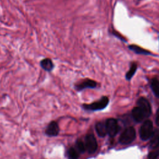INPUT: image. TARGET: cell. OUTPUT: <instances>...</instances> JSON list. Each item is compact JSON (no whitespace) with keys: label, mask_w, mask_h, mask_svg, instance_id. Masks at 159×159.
Instances as JSON below:
<instances>
[{"label":"cell","mask_w":159,"mask_h":159,"mask_svg":"<svg viewBox=\"0 0 159 159\" xmlns=\"http://www.w3.org/2000/svg\"><path fill=\"white\" fill-rule=\"evenodd\" d=\"M109 103V99L106 96L102 97L99 100L91 104H83V108L86 111H99L104 109Z\"/></svg>","instance_id":"1"},{"label":"cell","mask_w":159,"mask_h":159,"mask_svg":"<svg viewBox=\"0 0 159 159\" xmlns=\"http://www.w3.org/2000/svg\"><path fill=\"white\" fill-rule=\"evenodd\" d=\"M135 138V130L132 127L125 129L119 138V142L122 144H129Z\"/></svg>","instance_id":"2"},{"label":"cell","mask_w":159,"mask_h":159,"mask_svg":"<svg viewBox=\"0 0 159 159\" xmlns=\"http://www.w3.org/2000/svg\"><path fill=\"white\" fill-rule=\"evenodd\" d=\"M153 124L151 120H145L140 129V136L143 140L150 139L153 134Z\"/></svg>","instance_id":"3"},{"label":"cell","mask_w":159,"mask_h":159,"mask_svg":"<svg viewBox=\"0 0 159 159\" xmlns=\"http://www.w3.org/2000/svg\"><path fill=\"white\" fill-rule=\"evenodd\" d=\"M84 144L86 150L89 153H94L98 148V143L96 138L93 134H88L85 137Z\"/></svg>","instance_id":"4"},{"label":"cell","mask_w":159,"mask_h":159,"mask_svg":"<svg viewBox=\"0 0 159 159\" xmlns=\"http://www.w3.org/2000/svg\"><path fill=\"white\" fill-rule=\"evenodd\" d=\"M107 133L111 137H114L118 132V124L116 119L113 118L108 119L106 122Z\"/></svg>","instance_id":"5"},{"label":"cell","mask_w":159,"mask_h":159,"mask_svg":"<svg viewBox=\"0 0 159 159\" xmlns=\"http://www.w3.org/2000/svg\"><path fill=\"white\" fill-rule=\"evenodd\" d=\"M60 132L58 124L55 121H51L45 129V134L49 137L57 136Z\"/></svg>","instance_id":"6"},{"label":"cell","mask_w":159,"mask_h":159,"mask_svg":"<svg viewBox=\"0 0 159 159\" xmlns=\"http://www.w3.org/2000/svg\"><path fill=\"white\" fill-rule=\"evenodd\" d=\"M138 106L143 111L145 117H148L151 114V107L149 102L143 98H140L137 101Z\"/></svg>","instance_id":"7"},{"label":"cell","mask_w":159,"mask_h":159,"mask_svg":"<svg viewBox=\"0 0 159 159\" xmlns=\"http://www.w3.org/2000/svg\"><path fill=\"white\" fill-rule=\"evenodd\" d=\"M97 85V83L95 81L86 79L82 82L77 84L75 85V88L78 91H80L82 90H84L86 88H94Z\"/></svg>","instance_id":"8"},{"label":"cell","mask_w":159,"mask_h":159,"mask_svg":"<svg viewBox=\"0 0 159 159\" xmlns=\"http://www.w3.org/2000/svg\"><path fill=\"white\" fill-rule=\"evenodd\" d=\"M132 114L134 119L138 122H142L143 120V119L145 118V116L143 111L141 110V109L139 106L135 107L132 109Z\"/></svg>","instance_id":"9"},{"label":"cell","mask_w":159,"mask_h":159,"mask_svg":"<svg viewBox=\"0 0 159 159\" xmlns=\"http://www.w3.org/2000/svg\"><path fill=\"white\" fill-rule=\"evenodd\" d=\"M159 146V129H157L150 137V147L151 148H155Z\"/></svg>","instance_id":"10"},{"label":"cell","mask_w":159,"mask_h":159,"mask_svg":"<svg viewBox=\"0 0 159 159\" xmlns=\"http://www.w3.org/2000/svg\"><path fill=\"white\" fill-rule=\"evenodd\" d=\"M95 129L98 135L101 137H104L107 134V129L106 126V123L103 122H98L96 124Z\"/></svg>","instance_id":"11"},{"label":"cell","mask_w":159,"mask_h":159,"mask_svg":"<svg viewBox=\"0 0 159 159\" xmlns=\"http://www.w3.org/2000/svg\"><path fill=\"white\" fill-rule=\"evenodd\" d=\"M40 66L47 71H51L54 67V65L51 59L46 58L40 61Z\"/></svg>","instance_id":"12"},{"label":"cell","mask_w":159,"mask_h":159,"mask_svg":"<svg viewBox=\"0 0 159 159\" xmlns=\"http://www.w3.org/2000/svg\"><path fill=\"white\" fill-rule=\"evenodd\" d=\"M129 48L133 51L134 52H135L137 54H142V55H152V53L137 45H134V44H132L129 45Z\"/></svg>","instance_id":"13"},{"label":"cell","mask_w":159,"mask_h":159,"mask_svg":"<svg viewBox=\"0 0 159 159\" xmlns=\"http://www.w3.org/2000/svg\"><path fill=\"white\" fill-rule=\"evenodd\" d=\"M80 154V152L75 147L69 148L66 152V156L68 159H78Z\"/></svg>","instance_id":"14"},{"label":"cell","mask_w":159,"mask_h":159,"mask_svg":"<svg viewBox=\"0 0 159 159\" xmlns=\"http://www.w3.org/2000/svg\"><path fill=\"white\" fill-rule=\"evenodd\" d=\"M151 88L155 96L159 98V81L157 79L153 78L152 80Z\"/></svg>","instance_id":"15"},{"label":"cell","mask_w":159,"mask_h":159,"mask_svg":"<svg viewBox=\"0 0 159 159\" xmlns=\"http://www.w3.org/2000/svg\"><path fill=\"white\" fill-rule=\"evenodd\" d=\"M75 147L76 148V150L80 152V153H83L86 151V147L84 142H83L81 140H77L75 143Z\"/></svg>","instance_id":"16"},{"label":"cell","mask_w":159,"mask_h":159,"mask_svg":"<svg viewBox=\"0 0 159 159\" xmlns=\"http://www.w3.org/2000/svg\"><path fill=\"white\" fill-rule=\"evenodd\" d=\"M137 64L135 63H132L130 65V68L129 69V70L127 71V73H126L125 77L127 78V80H130L132 78V77L133 76V75L135 74L136 70H137Z\"/></svg>","instance_id":"17"},{"label":"cell","mask_w":159,"mask_h":159,"mask_svg":"<svg viewBox=\"0 0 159 159\" xmlns=\"http://www.w3.org/2000/svg\"><path fill=\"white\" fill-rule=\"evenodd\" d=\"M159 156V150L152 152L148 155V159H157Z\"/></svg>","instance_id":"18"},{"label":"cell","mask_w":159,"mask_h":159,"mask_svg":"<svg viewBox=\"0 0 159 159\" xmlns=\"http://www.w3.org/2000/svg\"><path fill=\"white\" fill-rule=\"evenodd\" d=\"M156 124H157V125L159 126V108L157 110V116H156Z\"/></svg>","instance_id":"19"}]
</instances>
